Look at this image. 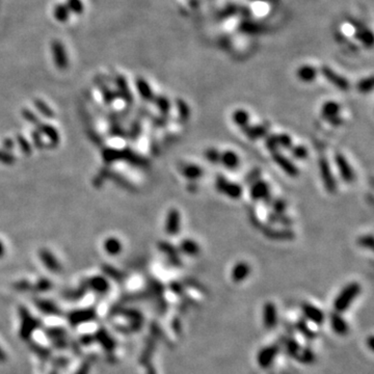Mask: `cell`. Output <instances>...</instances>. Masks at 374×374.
Returning <instances> with one entry per match:
<instances>
[{
  "mask_svg": "<svg viewBox=\"0 0 374 374\" xmlns=\"http://www.w3.org/2000/svg\"><path fill=\"white\" fill-rule=\"evenodd\" d=\"M220 153H221V152H219L216 148H208V149H206V150H205L204 156H205V158H206L209 162H211V163L215 164V163H219V160H220Z\"/></svg>",
  "mask_w": 374,
  "mask_h": 374,
  "instance_id": "34",
  "label": "cell"
},
{
  "mask_svg": "<svg viewBox=\"0 0 374 374\" xmlns=\"http://www.w3.org/2000/svg\"><path fill=\"white\" fill-rule=\"evenodd\" d=\"M301 349H302L301 345H299V344H298L296 341H294V340L289 341V343H288V345H287V352H288L290 356L294 357V358H296V357H297V355H298V352H299V351H301Z\"/></svg>",
  "mask_w": 374,
  "mask_h": 374,
  "instance_id": "43",
  "label": "cell"
},
{
  "mask_svg": "<svg viewBox=\"0 0 374 374\" xmlns=\"http://www.w3.org/2000/svg\"><path fill=\"white\" fill-rule=\"evenodd\" d=\"M104 248L110 255H118L122 251V244L118 238L110 237L105 240Z\"/></svg>",
  "mask_w": 374,
  "mask_h": 374,
  "instance_id": "29",
  "label": "cell"
},
{
  "mask_svg": "<svg viewBox=\"0 0 374 374\" xmlns=\"http://www.w3.org/2000/svg\"><path fill=\"white\" fill-rule=\"evenodd\" d=\"M269 206L272 207L273 212L279 213V214H284L286 211V208H287V203L283 199H273Z\"/></svg>",
  "mask_w": 374,
  "mask_h": 374,
  "instance_id": "36",
  "label": "cell"
},
{
  "mask_svg": "<svg viewBox=\"0 0 374 374\" xmlns=\"http://www.w3.org/2000/svg\"><path fill=\"white\" fill-rule=\"evenodd\" d=\"M340 110H341V106H340V104L338 102H336V101H326L321 106L320 114H321V117L324 120L330 121L331 119H334V118L339 116Z\"/></svg>",
  "mask_w": 374,
  "mask_h": 374,
  "instance_id": "20",
  "label": "cell"
},
{
  "mask_svg": "<svg viewBox=\"0 0 374 374\" xmlns=\"http://www.w3.org/2000/svg\"><path fill=\"white\" fill-rule=\"evenodd\" d=\"M250 196L253 201H265L269 198L271 195V186L264 180H258L250 185Z\"/></svg>",
  "mask_w": 374,
  "mask_h": 374,
  "instance_id": "6",
  "label": "cell"
},
{
  "mask_svg": "<svg viewBox=\"0 0 374 374\" xmlns=\"http://www.w3.org/2000/svg\"><path fill=\"white\" fill-rule=\"evenodd\" d=\"M296 358H298V360L301 361L302 363H304V364H310L315 360L314 352L312 350H310L309 348L308 349L307 348L301 349V351L298 352Z\"/></svg>",
  "mask_w": 374,
  "mask_h": 374,
  "instance_id": "38",
  "label": "cell"
},
{
  "mask_svg": "<svg viewBox=\"0 0 374 374\" xmlns=\"http://www.w3.org/2000/svg\"><path fill=\"white\" fill-rule=\"evenodd\" d=\"M65 5L70 13L75 15H81L85 12V5L81 0H67Z\"/></svg>",
  "mask_w": 374,
  "mask_h": 374,
  "instance_id": "33",
  "label": "cell"
},
{
  "mask_svg": "<svg viewBox=\"0 0 374 374\" xmlns=\"http://www.w3.org/2000/svg\"><path fill=\"white\" fill-rule=\"evenodd\" d=\"M179 252L187 255V256H198L201 252V247L198 242L192 238L183 239L178 247Z\"/></svg>",
  "mask_w": 374,
  "mask_h": 374,
  "instance_id": "21",
  "label": "cell"
},
{
  "mask_svg": "<svg viewBox=\"0 0 374 374\" xmlns=\"http://www.w3.org/2000/svg\"><path fill=\"white\" fill-rule=\"evenodd\" d=\"M290 152L293 158L296 160H305L309 156V150L303 144H296L290 148Z\"/></svg>",
  "mask_w": 374,
  "mask_h": 374,
  "instance_id": "30",
  "label": "cell"
},
{
  "mask_svg": "<svg viewBox=\"0 0 374 374\" xmlns=\"http://www.w3.org/2000/svg\"><path fill=\"white\" fill-rule=\"evenodd\" d=\"M176 106H177V110H178V115H179V119L181 122H187L190 120L191 117V108L184 100L182 99H178L176 101Z\"/></svg>",
  "mask_w": 374,
  "mask_h": 374,
  "instance_id": "26",
  "label": "cell"
},
{
  "mask_svg": "<svg viewBox=\"0 0 374 374\" xmlns=\"http://www.w3.org/2000/svg\"><path fill=\"white\" fill-rule=\"evenodd\" d=\"M116 84H117V87H118V90H119V93L121 94V96L125 99L126 102H128L129 104L132 103V95H131V92L129 90V87H128V84H127V80L126 78H124L123 76H118L117 79H116Z\"/></svg>",
  "mask_w": 374,
  "mask_h": 374,
  "instance_id": "25",
  "label": "cell"
},
{
  "mask_svg": "<svg viewBox=\"0 0 374 374\" xmlns=\"http://www.w3.org/2000/svg\"><path fill=\"white\" fill-rule=\"evenodd\" d=\"M92 285H93V287H94L95 289H97V290H105V289L107 288V284H106V282H105L103 279H101V278H96V279H94V280H93Z\"/></svg>",
  "mask_w": 374,
  "mask_h": 374,
  "instance_id": "45",
  "label": "cell"
},
{
  "mask_svg": "<svg viewBox=\"0 0 374 374\" xmlns=\"http://www.w3.org/2000/svg\"><path fill=\"white\" fill-rule=\"evenodd\" d=\"M320 73L329 84H331L337 89H339L344 92H346L350 89V82L344 76L338 74L336 71L330 69L329 67L323 66L320 69Z\"/></svg>",
  "mask_w": 374,
  "mask_h": 374,
  "instance_id": "4",
  "label": "cell"
},
{
  "mask_svg": "<svg viewBox=\"0 0 374 374\" xmlns=\"http://www.w3.org/2000/svg\"><path fill=\"white\" fill-rule=\"evenodd\" d=\"M219 163H221L226 169L233 171L239 167L240 157L236 152L231 151V150H227V151L220 153Z\"/></svg>",
  "mask_w": 374,
  "mask_h": 374,
  "instance_id": "18",
  "label": "cell"
},
{
  "mask_svg": "<svg viewBox=\"0 0 374 374\" xmlns=\"http://www.w3.org/2000/svg\"><path fill=\"white\" fill-rule=\"evenodd\" d=\"M279 354V347L276 345H269L262 348L257 355V362L260 367L268 368L275 362Z\"/></svg>",
  "mask_w": 374,
  "mask_h": 374,
  "instance_id": "10",
  "label": "cell"
},
{
  "mask_svg": "<svg viewBox=\"0 0 374 374\" xmlns=\"http://www.w3.org/2000/svg\"><path fill=\"white\" fill-rule=\"evenodd\" d=\"M265 147L272 153L279 151V140H278V134H267L265 136Z\"/></svg>",
  "mask_w": 374,
  "mask_h": 374,
  "instance_id": "35",
  "label": "cell"
},
{
  "mask_svg": "<svg viewBox=\"0 0 374 374\" xmlns=\"http://www.w3.org/2000/svg\"><path fill=\"white\" fill-rule=\"evenodd\" d=\"M243 134L252 139L256 140L259 138H263L268 134V126L264 124H259V125H247L242 129Z\"/></svg>",
  "mask_w": 374,
  "mask_h": 374,
  "instance_id": "16",
  "label": "cell"
},
{
  "mask_svg": "<svg viewBox=\"0 0 374 374\" xmlns=\"http://www.w3.org/2000/svg\"><path fill=\"white\" fill-rule=\"evenodd\" d=\"M214 186L215 190L218 193L224 195L232 200H238L239 198H241L243 194V189L240 184L232 182L221 175H218L215 178Z\"/></svg>",
  "mask_w": 374,
  "mask_h": 374,
  "instance_id": "2",
  "label": "cell"
},
{
  "mask_svg": "<svg viewBox=\"0 0 374 374\" xmlns=\"http://www.w3.org/2000/svg\"><path fill=\"white\" fill-rule=\"evenodd\" d=\"M241 29L244 30L247 33H255V32H259V26H257V24L252 23V22H247V23H243L241 26Z\"/></svg>",
  "mask_w": 374,
  "mask_h": 374,
  "instance_id": "44",
  "label": "cell"
},
{
  "mask_svg": "<svg viewBox=\"0 0 374 374\" xmlns=\"http://www.w3.org/2000/svg\"><path fill=\"white\" fill-rule=\"evenodd\" d=\"M318 165H319L320 177L326 192L331 195L335 194L337 192V181L334 177L328 160L324 156H321L318 160Z\"/></svg>",
  "mask_w": 374,
  "mask_h": 374,
  "instance_id": "3",
  "label": "cell"
},
{
  "mask_svg": "<svg viewBox=\"0 0 374 374\" xmlns=\"http://www.w3.org/2000/svg\"><path fill=\"white\" fill-rule=\"evenodd\" d=\"M263 233L273 240H291L294 238V233L289 228L274 229L272 227H263Z\"/></svg>",
  "mask_w": 374,
  "mask_h": 374,
  "instance_id": "14",
  "label": "cell"
},
{
  "mask_svg": "<svg viewBox=\"0 0 374 374\" xmlns=\"http://www.w3.org/2000/svg\"><path fill=\"white\" fill-rule=\"evenodd\" d=\"M4 254H5V246H4V243L2 242V240H0V257H2Z\"/></svg>",
  "mask_w": 374,
  "mask_h": 374,
  "instance_id": "48",
  "label": "cell"
},
{
  "mask_svg": "<svg viewBox=\"0 0 374 374\" xmlns=\"http://www.w3.org/2000/svg\"><path fill=\"white\" fill-rule=\"evenodd\" d=\"M70 14L71 13L65 4H58L54 7L53 16H54L55 20L60 23L67 22L70 19Z\"/></svg>",
  "mask_w": 374,
  "mask_h": 374,
  "instance_id": "27",
  "label": "cell"
},
{
  "mask_svg": "<svg viewBox=\"0 0 374 374\" xmlns=\"http://www.w3.org/2000/svg\"><path fill=\"white\" fill-rule=\"evenodd\" d=\"M34 103H35V106L37 107V109H39L44 116H46L47 118H53L52 110L43 101L37 99V100H35Z\"/></svg>",
  "mask_w": 374,
  "mask_h": 374,
  "instance_id": "41",
  "label": "cell"
},
{
  "mask_svg": "<svg viewBox=\"0 0 374 374\" xmlns=\"http://www.w3.org/2000/svg\"><path fill=\"white\" fill-rule=\"evenodd\" d=\"M361 285L357 282L347 284L336 296L334 301V309L337 313H343L349 309V307L355 302V299L361 293Z\"/></svg>",
  "mask_w": 374,
  "mask_h": 374,
  "instance_id": "1",
  "label": "cell"
},
{
  "mask_svg": "<svg viewBox=\"0 0 374 374\" xmlns=\"http://www.w3.org/2000/svg\"><path fill=\"white\" fill-rule=\"evenodd\" d=\"M158 247L159 250L165 254L170 260H172L174 263L178 261L179 262V250L177 247H175L172 243L170 242H165V241H160L158 243Z\"/></svg>",
  "mask_w": 374,
  "mask_h": 374,
  "instance_id": "24",
  "label": "cell"
},
{
  "mask_svg": "<svg viewBox=\"0 0 374 374\" xmlns=\"http://www.w3.org/2000/svg\"><path fill=\"white\" fill-rule=\"evenodd\" d=\"M330 327L335 334L339 336H346L349 331V326L345 319L340 315V313H334L329 316Z\"/></svg>",
  "mask_w": 374,
  "mask_h": 374,
  "instance_id": "15",
  "label": "cell"
},
{
  "mask_svg": "<svg viewBox=\"0 0 374 374\" xmlns=\"http://www.w3.org/2000/svg\"><path fill=\"white\" fill-rule=\"evenodd\" d=\"M258 2H261V0H258Z\"/></svg>",
  "mask_w": 374,
  "mask_h": 374,
  "instance_id": "50",
  "label": "cell"
},
{
  "mask_svg": "<svg viewBox=\"0 0 374 374\" xmlns=\"http://www.w3.org/2000/svg\"><path fill=\"white\" fill-rule=\"evenodd\" d=\"M19 139H20V147H21V149H22V151L24 152V153H26V154H29L30 152H31V149H30V146L28 144V142L26 141V140H24L23 138H22V136H19L18 137Z\"/></svg>",
  "mask_w": 374,
  "mask_h": 374,
  "instance_id": "47",
  "label": "cell"
},
{
  "mask_svg": "<svg viewBox=\"0 0 374 374\" xmlns=\"http://www.w3.org/2000/svg\"><path fill=\"white\" fill-rule=\"evenodd\" d=\"M0 161L4 163H13L15 161V158L13 155H11L7 152L0 151Z\"/></svg>",
  "mask_w": 374,
  "mask_h": 374,
  "instance_id": "46",
  "label": "cell"
},
{
  "mask_svg": "<svg viewBox=\"0 0 374 374\" xmlns=\"http://www.w3.org/2000/svg\"><path fill=\"white\" fill-rule=\"evenodd\" d=\"M261 173H262L261 169H259V168H255V169H253V170H252V171H250V172L247 173V175L245 176V178H244V182H245L247 185L253 184L254 182H256V181H258V180H260V179H261Z\"/></svg>",
  "mask_w": 374,
  "mask_h": 374,
  "instance_id": "39",
  "label": "cell"
},
{
  "mask_svg": "<svg viewBox=\"0 0 374 374\" xmlns=\"http://www.w3.org/2000/svg\"><path fill=\"white\" fill-rule=\"evenodd\" d=\"M136 89H137V92L139 94V96L146 100V101H153L154 98H155V95L153 93V90L152 88L150 87L149 82L139 77L136 79Z\"/></svg>",
  "mask_w": 374,
  "mask_h": 374,
  "instance_id": "22",
  "label": "cell"
},
{
  "mask_svg": "<svg viewBox=\"0 0 374 374\" xmlns=\"http://www.w3.org/2000/svg\"><path fill=\"white\" fill-rule=\"evenodd\" d=\"M272 157L273 160L279 165V168L283 172H285L286 175H288L289 177L296 178L299 175V170L297 169L295 163L291 159L280 153L279 151L272 153Z\"/></svg>",
  "mask_w": 374,
  "mask_h": 374,
  "instance_id": "8",
  "label": "cell"
},
{
  "mask_svg": "<svg viewBox=\"0 0 374 374\" xmlns=\"http://www.w3.org/2000/svg\"><path fill=\"white\" fill-rule=\"evenodd\" d=\"M267 219H268V222L269 223H280V224H283V226L285 227H288L290 226V224H292V219L289 218L288 216L284 214H279V213H275V212H271L267 216Z\"/></svg>",
  "mask_w": 374,
  "mask_h": 374,
  "instance_id": "31",
  "label": "cell"
},
{
  "mask_svg": "<svg viewBox=\"0 0 374 374\" xmlns=\"http://www.w3.org/2000/svg\"><path fill=\"white\" fill-rule=\"evenodd\" d=\"M335 162L342 180L346 183H351L355 180L356 175L346 157L341 153H337L335 155Z\"/></svg>",
  "mask_w": 374,
  "mask_h": 374,
  "instance_id": "7",
  "label": "cell"
},
{
  "mask_svg": "<svg viewBox=\"0 0 374 374\" xmlns=\"http://www.w3.org/2000/svg\"><path fill=\"white\" fill-rule=\"evenodd\" d=\"M251 265L245 261H239L231 269V279L235 283L243 282L251 275Z\"/></svg>",
  "mask_w": 374,
  "mask_h": 374,
  "instance_id": "13",
  "label": "cell"
},
{
  "mask_svg": "<svg viewBox=\"0 0 374 374\" xmlns=\"http://www.w3.org/2000/svg\"><path fill=\"white\" fill-rule=\"evenodd\" d=\"M181 174L187 180L194 182L204 176V170L195 163H185L181 167Z\"/></svg>",
  "mask_w": 374,
  "mask_h": 374,
  "instance_id": "19",
  "label": "cell"
},
{
  "mask_svg": "<svg viewBox=\"0 0 374 374\" xmlns=\"http://www.w3.org/2000/svg\"><path fill=\"white\" fill-rule=\"evenodd\" d=\"M40 256H41V259L43 260V262L45 263V265L49 269H51L53 272H56V271L59 269V263L56 261V259L54 258V256L51 253L47 252L46 250H43V251H41Z\"/></svg>",
  "mask_w": 374,
  "mask_h": 374,
  "instance_id": "28",
  "label": "cell"
},
{
  "mask_svg": "<svg viewBox=\"0 0 374 374\" xmlns=\"http://www.w3.org/2000/svg\"><path fill=\"white\" fill-rule=\"evenodd\" d=\"M181 228V214L178 209L172 208L165 217L164 229L165 232L171 236H176L180 232Z\"/></svg>",
  "mask_w": 374,
  "mask_h": 374,
  "instance_id": "9",
  "label": "cell"
},
{
  "mask_svg": "<svg viewBox=\"0 0 374 374\" xmlns=\"http://www.w3.org/2000/svg\"><path fill=\"white\" fill-rule=\"evenodd\" d=\"M358 90L363 94H369L373 90V79L372 77H366L363 78L358 84Z\"/></svg>",
  "mask_w": 374,
  "mask_h": 374,
  "instance_id": "37",
  "label": "cell"
},
{
  "mask_svg": "<svg viewBox=\"0 0 374 374\" xmlns=\"http://www.w3.org/2000/svg\"><path fill=\"white\" fill-rule=\"evenodd\" d=\"M3 357H4V356H3V354H2V351H0V359H3Z\"/></svg>",
  "mask_w": 374,
  "mask_h": 374,
  "instance_id": "49",
  "label": "cell"
},
{
  "mask_svg": "<svg viewBox=\"0 0 374 374\" xmlns=\"http://www.w3.org/2000/svg\"><path fill=\"white\" fill-rule=\"evenodd\" d=\"M278 140H279V147L280 148L290 150V148L293 146L292 137L287 133L278 134Z\"/></svg>",
  "mask_w": 374,
  "mask_h": 374,
  "instance_id": "40",
  "label": "cell"
},
{
  "mask_svg": "<svg viewBox=\"0 0 374 374\" xmlns=\"http://www.w3.org/2000/svg\"><path fill=\"white\" fill-rule=\"evenodd\" d=\"M153 101L156 104V106L159 109V111L161 112V115L167 116V115L170 114L171 102H170V100L167 97H164V96H157V97L154 98Z\"/></svg>",
  "mask_w": 374,
  "mask_h": 374,
  "instance_id": "32",
  "label": "cell"
},
{
  "mask_svg": "<svg viewBox=\"0 0 374 374\" xmlns=\"http://www.w3.org/2000/svg\"><path fill=\"white\" fill-rule=\"evenodd\" d=\"M51 52L53 61L58 70H66L69 66V56L64 44L58 40H53L51 43Z\"/></svg>",
  "mask_w": 374,
  "mask_h": 374,
  "instance_id": "5",
  "label": "cell"
},
{
  "mask_svg": "<svg viewBox=\"0 0 374 374\" xmlns=\"http://www.w3.org/2000/svg\"><path fill=\"white\" fill-rule=\"evenodd\" d=\"M318 76V70L310 65H304L296 70V77L303 82H313Z\"/></svg>",
  "mask_w": 374,
  "mask_h": 374,
  "instance_id": "17",
  "label": "cell"
},
{
  "mask_svg": "<svg viewBox=\"0 0 374 374\" xmlns=\"http://www.w3.org/2000/svg\"><path fill=\"white\" fill-rule=\"evenodd\" d=\"M302 312L305 318L316 325H321L324 322V314L323 312L316 306L305 303L302 306Z\"/></svg>",
  "mask_w": 374,
  "mask_h": 374,
  "instance_id": "12",
  "label": "cell"
},
{
  "mask_svg": "<svg viewBox=\"0 0 374 374\" xmlns=\"http://www.w3.org/2000/svg\"><path fill=\"white\" fill-rule=\"evenodd\" d=\"M278 319L279 315L277 306L272 302L266 303L263 306V310H262V320H263V325L266 328L272 329L277 326Z\"/></svg>",
  "mask_w": 374,
  "mask_h": 374,
  "instance_id": "11",
  "label": "cell"
},
{
  "mask_svg": "<svg viewBox=\"0 0 374 374\" xmlns=\"http://www.w3.org/2000/svg\"><path fill=\"white\" fill-rule=\"evenodd\" d=\"M358 244L362 247L372 250L373 248V237L372 235H363L358 239Z\"/></svg>",
  "mask_w": 374,
  "mask_h": 374,
  "instance_id": "42",
  "label": "cell"
},
{
  "mask_svg": "<svg viewBox=\"0 0 374 374\" xmlns=\"http://www.w3.org/2000/svg\"><path fill=\"white\" fill-rule=\"evenodd\" d=\"M232 121L237 127L243 129L244 127L250 125L251 117L245 109H236L232 114Z\"/></svg>",
  "mask_w": 374,
  "mask_h": 374,
  "instance_id": "23",
  "label": "cell"
}]
</instances>
